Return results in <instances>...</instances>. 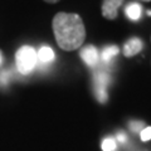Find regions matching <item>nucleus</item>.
I'll use <instances>...</instances> for the list:
<instances>
[{"mask_svg":"<svg viewBox=\"0 0 151 151\" xmlns=\"http://www.w3.org/2000/svg\"><path fill=\"white\" fill-rule=\"evenodd\" d=\"M57 44L63 50H76L86 39V28L78 14L58 13L52 22Z\"/></svg>","mask_w":151,"mask_h":151,"instance_id":"1","label":"nucleus"},{"mask_svg":"<svg viewBox=\"0 0 151 151\" xmlns=\"http://www.w3.org/2000/svg\"><path fill=\"white\" fill-rule=\"evenodd\" d=\"M37 52L30 45H23L18 49L15 54V65L19 73L23 76L30 74L37 67Z\"/></svg>","mask_w":151,"mask_h":151,"instance_id":"2","label":"nucleus"},{"mask_svg":"<svg viewBox=\"0 0 151 151\" xmlns=\"http://www.w3.org/2000/svg\"><path fill=\"white\" fill-rule=\"evenodd\" d=\"M79 57L82 58V60L86 63L89 68H94L98 64V50L96 49V47L92 44H88L86 47L79 50Z\"/></svg>","mask_w":151,"mask_h":151,"instance_id":"3","label":"nucleus"},{"mask_svg":"<svg viewBox=\"0 0 151 151\" xmlns=\"http://www.w3.org/2000/svg\"><path fill=\"white\" fill-rule=\"evenodd\" d=\"M124 4V0H103L102 15L108 20H115L119 15V8Z\"/></svg>","mask_w":151,"mask_h":151,"instance_id":"4","label":"nucleus"},{"mask_svg":"<svg viewBox=\"0 0 151 151\" xmlns=\"http://www.w3.org/2000/svg\"><path fill=\"white\" fill-rule=\"evenodd\" d=\"M142 47H144V43L140 38H131L124 45V55L127 57V58H131V57L140 53Z\"/></svg>","mask_w":151,"mask_h":151,"instance_id":"5","label":"nucleus"},{"mask_svg":"<svg viewBox=\"0 0 151 151\" xmlns=\"http://www.w3.org/2000/svg\"><path fill=\"white\" fill-rule=\"evenodd\" d=\"M111 82V77L110 74H107L103 70H100V72L93 74V88L94 89H106Z\"/></svg>","mask_w":151,"mask_h":151,"instance_id":"6","label":"nucleus"},{"mask_svg":"<svg viewBox=\"0 0 151 151\" xmlns=\"http://www.w3.org/2000/svg\"><path fill=\"white\" fill-rule=\"evenodd\" d=\"M54 57H55L54 50L48 45H43L39 50L37 52V59L39 60L42 64H45V65H48V64H50L52 62H53Z\"/></svg>","mask_w":151,"mask_h":151,"instance_id":"7","label":"nucleus"},{"mask_svg":"<svg viewBox=\"0 0 151 151\" xmlns=\"http://www.w3.org/2000/svg\"><path fill=\"white\" fill-rule=\"evenodd\" d=\"M141 13H142V8L139 3H129L125 8V14L127 15V18L134 22L139 20L141 18Z\"/></svg>","mask_w":151,"mask_h":151,"instance_id":"8","label":"nucleus"},{"mask_svg":"<svg viewBox=\"0 0 151 151\" xmlns=\"http://www.w3.org/2000/svg\"><path fill=\"white\" fill-rule=\"evenodd\" d=\"M119 47L117 45H108L106 47L105 49L102 50V59H103V62H106V63H110L111 60L115 58V57L119 54Z\"/></svg>","mask_w":151,"mask_h":151,"instance_id":"9","label":"nucleus"},{"mask_svg":"<svg viewBox=\"0 0 151 151\" xmlns=\"http://www.w3.org/2000/svg\"><path fill=\"white\" fill-rule=\"evenodd\" d=\"M117 149V142L115 139H105L102 141V151H116Z\"/></svg>","mask_w":151,"mask_h":151,"instance_id":"10","label":"nucleus"},{"mask_svg":"<svg viewBox=\"0 0 151 151\" xmlns=\"http://www.w3.org/2000/svg\"><path fill=\"white\" fill-rule=\"evenodd\" d=\"M129 127L132 132H141L145 129V124L142 121H130L129 122Z\"/></svg>","mask_w":151,"mask_h":151,"instance_id":"11","label":"nucleus"},{"mask_svg":"<svg viewBox=\"0 0 151 151\" xmlns=\"http://www.w3.org/2000/svg\"><path fill=\"white\" fill-rule=\"evenodd\" d=\"M141 140L142 141H150L151 140V126H147L140 132Z\"/></svg>","mask_w":151,"mask_h":151,"instance_id":"12","label":"nucleus"},{"mask_svg":"<svg viewBox=\"0 0 151 151\" xmlns=\"http://www.w3.org/2000/svg\"><path fill=\"white\" fill-rule=\"evenodd\" d=\"M116 140H119L120 142L124 144L125 141H126V135H125V134H122V132H119V134L116 135Z\"/></svg>","mask_w":151,"mask_h":151,"instance_id":"13","label":"nucleus"},{"mask_svg":"<svg viewBox=\"0 0 151 151\" xmlns=\"http://www.w3.org/2000/svg\"><path fill=\"white\" fill-rule=\"evenodd\" d=\"M3 63H4V54H3V52L0 50V67H3Z\"/></svg>","mask_w":151,"mask_h":151,"instance_id":"14","label":"nucleus"},{"mask_svg":"<svg viewBox=\"0 0 151 151\" xmlns=\"http://www.w3.org/2000/svg\"><path fill=\"white\" fill-rule=\"evenodd\" d=\"M44 1H47V3H50V4H54V3H58L59 0H44Z\"/></svg>","mask_w":151,"mask_h":151,"instance_id":"15","label":"nucleus"},{"mask_svg":"<svg viewBox=\"0 0 151 151\" xmlns=\"http://www.w3.org/2000/svg\"><path fill=\"white\" fill-rule=\"evenodd\" d=\"M140 1H145V3H149V1H151V0H140Z\"/></svg>","mask_w":151,"mask_h":151,"instance_id":"16","label":"nucleus"},{"mask_svg":"<svg viewBox=\"0 0 151 151\" xmlns=\"http://www.w3.org/2000/svg\"><path fill=\"white\" fill-rule=\"evenodd\" d=\"M147 15H150V17H151V10H149V12H147Z\"/></svg>","mask_w":151,"mask_h":151,"instance_id":"17","label":"nucleus"}]
</instances>
